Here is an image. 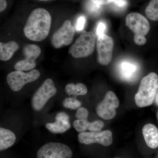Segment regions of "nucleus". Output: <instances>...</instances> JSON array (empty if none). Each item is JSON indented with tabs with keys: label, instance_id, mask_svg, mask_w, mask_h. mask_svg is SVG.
I'll use <instances>...</instances> for the list:
<instances>
[{
	"label": "nucleus",
	"instance_id": "obj_16",
	"mask_svg": "<svg viewBox=\"0 0 158 158\" xmlns=\"http://www.w3.org/2000/svg\"><path fill=\"white\" fill-rule=\"evenodd\" d=\"M138 67L135 62L129 60H123L119 64L118 69L122 76L126 80H131L136 74Z\"/></svg>",
	"mask_w": 158,
	"mask_h": 158
},
{
	"label": "nucleus",
	"instance_id": "obj_13",
	"mask_svg": "<svg viewBox=\"0 0 158 158\" xmlns=\"http://www.w3.org/2000/svg\"><path fill=\"white\" fill-rule=\"evenodd\" d=\"M56 121L46 124V128L53 134H62L71 127L69 116L64 112H59L55 117Z\"/></svg>",
	"mask_w": 158,
	"mask_h": 158
},
{
	"label": "nucleus",
	"instance_id": "obj_8",
	"mask_svg": "<svg viewBox=\"0 0 158 158\" xmlns=\"http://www.w3.org/2000/svg\"><path fill=\"white\" fill-rule=\"evenodd\" d=\"M75 31L69 20H66L62 27L53 35L51 40L52 45L56 48L69 45L72 42Z\"/></svg>",
	"mask_w": 158,
	"mask_h": 158
},
{
	"label": "nucleus",
	"instance_id": "obj_1",
	"mask_svg": "<svg viewBox=\"0 0 158 158\" xmlns=\"http://www.w3.org/2000/svg\"><path fill=\"white\" fill-rule=\"evenodd\" d=\"M52 24V17L47 10L42 8L31 12L23 28L25 35L32 41H42L48 36Z\"/></svg>",
	"mask_w": 158,
	"mask_h": 158
},
{
	"label": "nucleus",
	"instance_id": "obj_2",
	"mask_svg": "<svg viewBox=\"0 0 158 158\" xmlns=\"http://www.w3.org/2000/svg\"><path fill=\"white\" fill-rule=\"evenodd\" d=\"M158 92V76L155 73H151L141 80L138 91L135 95V102L140 108L152 104Z\"/></svg>",
	"mask_w": 158,
	"mask_h": 158
},
{
	"label": "nucleus",
	"instance_id": "obj_29",
	"mask_svg": "<svg viewBox=\"0 0 158 158\" xmlns=\"http://www.w3.org/2000/svg\"><path fill=\"white\" fill-rule=\"evenodd\" d=\"M90 1L98 5L103 6V5H106L113 3L116 0H90Z\"/></svg>",
	"mask_w": 158,
	"mask_h": 158
},
{
	"label": "nucleus",
	"instance_id": "obj_34",
	"mask_svg": "<svg viewBox=\"0 0 158 158\" xmlns=\"http://www.w3.org/2000/svg\"></svg>",
	"mask_w": 158,
	"mask_h": 158
},
{
	"label": "nucleus",
	"instance_id": "obj_4",
	"mask_svg": "<svg viewBox=\"0 0 158 158\" xmlns=\"http://www.w3.org/2000/svg\"><path fill=\"white\" fill-rule=\"evenodd\" d=\"M40 75V73L37 69H33L28 73L16 70L8 74L6 81L11 90L17 92L26 84L36 81Z\"/></svg>",
	"mask_w": 158,
	"mask_h": 158
},
{
	"label": "nucleus",
	"instance_id": "obj_5",
	"mask_svg": "<svg viewBox=\"0 0 158 158\" xmlns=\"http://www.w3.org/2000/svg\"><path fill=\"white\" fill-rule=\"evenodd\" d=\"M57 90L52 79L45 80L32 97L31 104L34 110H42L49 100L56 95Z\"/></svg>",
	"mask_w": 158,
	"mask_h": 158
},
{
	"label": "nucleus",
	"instance_id": "obj_7",
	"mask_svg": "<svg viewBox=\"0 0 158 158\" xmlns=\"http://www.w3.org/2000/svg\"><path fill=\"white\" fill-rule=\"evenodd\" d=\"M119 104V100L113 91H108L102 101L97 106V114L103 119H112L116 116V109L118 107Z\"/></svg>",
	"mask_w": 158,
	"mask_h": 158
},
{
	"label": "nucleus",
	"instance_id": "obj_27",
	"mask_svg": "<svg viewBox=\"0 0 158 158\" xmlns=\"http://www.w3.org/2000/svg\"><path fill=\"white\" fill-rule=\"evenodd\" d=\"M86 18L84 16H81L77 20L75 28L77 31H80L84 30L85 23H86Z\"/></svg>",
	"mask_w": 158,
	"mask_h": 158
},
{
	"label": "nucleus",
	"instance_id": "obj_3",
	"mask_svg": "<svg viewBox=\"0 0 158 158\" xmlns=\"http://www.w3.org/2000/svg\"><path fill=\"white\" fill-rule=\"evenodd\" d=\"M95 43L96 37L93 32L83 31L70 47L69 53L77 59L88 57L93 52Z\"/></svg>",
	"mask_w": 158,
	"mask_h": 158
},
{
	"label": "nucleus",
	"instance_id": "obj_30",
	"mask_svg": "<svg viewBox=\"0 0 158 158\" xmlns=\"http://www.w3.org/2000/svg\"><path fill=\"white\" fill-rule=\"evenodd\" d=\"M7 2L6 0H0V11H4L7 7Z\"/></svg>",
	"mask_w": 158,
	"mask_h": 158
},
{
	"label": "nucleus",
	"instance_id": "obj_11",
	"mask_svg": "<svg viewBox=\"0 0 158 158\" xmlns=\"http://www.w3.org/2000/svg\"><path fill=\"white\" fill-rule=\"evenodd\" d=\"M126 25L133 31L134 36H145L150 29L148 20L141 14L135 12L130 13L127 16Z\"/></svg>",
	"mask_w": 158,
	"mask_h": 158
},
{
	"label": "nucleus",
	"instance_id": "obj_26",
	"mask_svg": "<svg viewBox=\"0 0 158 158\" xmlns=\"http://www.w3.org/2000/svg\"><path fill=\"white\" fill-rule=\"evenodd\" d=\"M106 29V25L104 22H99L96 28V34L98 37L105 34Z\"/></svg>",
	"mask_w": 158,
	"mask_h": 158
},
{
	"label": "nucleus",
	"instance_id": "obj_17",
	"mask_svg": "<svg viewBox=\"0 0 158 158\" xmlns=\"http://www.w3.org/2000/svg\"><path fill=\"white\" fill-rule=\"evenodd\" d=\"M19 48V45L14 41L6 43H0V59L2 61H8Z\"/></svg>",
	"mask_w": 158,
	"mask_h": 158
},
{
	"label": "nucleus",
	"instance_id": "obj_15",
	"mask_svg": "<svg viewBox=\"0 0 158 158\" xmlns=\"http://www.w3.org/2000/svg\"><path fill=\"white\" fill-rule=\"evenodd\" d=\"M16 136L10 130L0 128V151L5 150L12 146L16 141Z\"/></svg>",
	"mask_w": 158,
	"mask_h": 158
},
{
	"label": "nucleus",
	"instance_id": "obj_25",
	"mask_svg": "<svg viewBox=\"0 0 158 158\" xmlns=\"http://www.w3.org/2000/svg\"><path fill=\"white\" fill-rule=\"evenodd\" d=\"M127 0H116L113 2V7L117 10H122L127 6Z\"/></svg>",
	"mask_w": 158,
	"mask_h": 158
},
{
	"label": "nucleus",
	"instance_id": "obj_18",
	"mask_svg": "<svg viewBox=\"0 0 158 158\" xmlns=\"http://www.w3.org/2000/svg\"><path fill=\"white\" fill-rule=\"evenodd\" d=\"M65 91L68 95L79 96L87 94L88 89L86 86L82 83H77L76 85L73 83H69L65 86Z\"/></svg>",
	"mask_w": 158,
	"mask_h": 158
},
{
	"label": "nucleus",
	"instance_id": "obj_19",
	"mask_svg": "<svg viewBox=\"0 0 158 158\" xmlns=\"http://www.w3.org/2000/svg\"><path fill=\"white\" fill-rule=\"evenodd\" d=\"M145 13L149 19L158 20V0H152L145 9Z\"/></svg>",
	"mask_w": 158,
	"mask_h": 158
},
{
	"label": "nucleus",
	"instance_id": "obj_24",
	"mask_svg": "<svg viewBox=\"0 0 158 158\" xmlns=\"http://www.w3.org/2000/svg\"><path fill=\"white\" fill-rule=\"evenodd\" d=\"M77 119L88 120V112L86 108L81 107L79 108L75 115Z\"/></svg>",
	"mask_w": 158,
	"mask_h": 158
},
{
	"label": "nucleus",
	"instance_id": "obj_20",
	"mask_svg": "<svg viewBox=\"0 0 158 158\" xmlns=\"http://www.w3.org/2000/svg\"><path fill=\"white\" fill-rule=\"evenodd\" d=\"M62 106L66 109L76 110L81 106V102L74 98H67L62 102Z\"/></svg>",
	"mask_w": 158,
	"mask_h": 158
},
{
	"label": "nucleus",
	"instance_id": "obj_14",
	"mask_svg": "<svg viewBox=\"0 0 158 158\" xmlns=\"http://www.w3.org/2000/svg\"><path fill=\"white\" fill-rule=\"evenodd\" d=\"M142 133L145 142L151 148L158 146V129L154 125L147 124L142 129Z\"/></svg>",
	"mask_w": 158,
	"mask_h": 158
},
{
	"label": "nucleus",
	"instance_id": "obj_6",
	"mask_svg": "<svg viewBox=\"0 0 158 158\" xmlns=\"http://www.w3.org/2000/svg\"><path fill=\"white\" fill-rule=\"evenodd\" d=\"M71 149L64 144L56 142L47 143L37 151V158H71Z\"/></svg>",
	"mask_w": 158,
	"mask_h": 158
},
{
	"label": "nucleus",
	"instance_id": "obj_21",
	"mask_svg": "<svg viewBox=\"0 0 158 158\" xmlns=\"http://www.w3.org/2000/svg\"><path fill=\"white\" fill-rule=\"evenodd\" d=\"M90 123L88 120L78 119L73 122V126L77 131L84 132L86 130H88Z\"/></svg>",
	"mask_w": 158,
	"mask_h": 158
},
{
	"label": "nucleus",
	"instance_id": "obj_9",
	"mask_svg": "<svg viewBox=\"0 0 158 158\" xmlns=\"http://www.w3.org/2000/svg\"><path fill=\"white\" fill-rule=\"evenodd\" d=\"M25 58L15 63L14 68L18 71H28L36 67V60L41 54V49L38 45L34 44L26 45L23 49Z\"/></svg>",
	"mask_w": 158,
	"mask_h": 158
},
{
	"label": "nucleus",
	"instance_id": "obj_23",
	"mask_svg": "<svg viewBox=\"0 0 158 158\" xmlns=\"http://www.w3.org/2000/svg\"><path fill=\"white\" fill-rule=\"evenodd\" d=\"M104 126V123L101 120H96L90 122L88 127V130L90 132H96L100 131L101 130Z\"/></svg>",
	"mask_w": 158,
	"mask_h": 158
},
{
	"label": "nucleus",
	"instance_id": "obj_22",
	"mask_svg": "<svg viewBox=\"0 0 158 158\" xmlns=\"http://www.w3.org/2000/svg\"><path fill=\"white\" fill-rule=\"evenodd\" d=\"M86 9L90 14L97 15L100 13L102 10V6L95 4L90 0L86 5Z\"/></svg>",
	"mask_w": 158,
	"mask_h": 158
},
{
	"label": "nucleus",
	"instance_id": "obj_33",
	"mask_svg": "<svg viewBox=\"0 0 158 158\" xmlns=\"http://www.w3.org/2000/svg\"><path fill=\"white\" fill-rule=\"evenodd\" d=\"M157 116H158V114H157Z\"/></svg>",
	"mask_w": 158,
	"mask_h": 158
},
{
	"label": "nucleus",
	"instance_id": "obj_32",
	"mask_svg": "<svg viewBox=\"0 0 158 158\" xmlns=\"http://www.w3.org/2000/svg\"><path fill=\"white\" fill-rule=\"evenodd\" d=\"M38 1H49V0H38Z\"/></svg>",
	"mask_w": 158,
	"mask_h": 158
},
{
	"label": "nucleus",
	"instance_id": "obj_10",
	"mask_svg": "<svg viewBox=\"0 0 158 158\" xmlns=\"http://www.w3.org/2000/svg\"><path fill=\"white\" fill-rule=\"evenodd\" d=\"M98 58L100 64L107 65L112 61L114 42L112 37L104 34L98 38L96 42Z\"/></svg>",
	"mask_w": 158,
	"mask_h": 158
},
{
	"label": "nucleus",
	"instance_id": "obj_12",
	"mask_svg": "<svg viewBox=\"0 0 158 158\" xmlns=\"http://www.w3.org/2000/svg\"><path fill=\"white\" fill-rule=\"evenodd\" d=\"M79 142L82 144H90L98 143L109 146L113 143V134L109 130L96 132H81L78 136Z\"/></svg>",
	"mask_w": 158,
	"mask_h": 158
},
{
	"label": "nucleus",
	"instance_id": "obj_28",
	"mask_svg": "<svg viewBox=\"0 0 158 158\" xmlns=\"http://www.w3.org/2000/svg\"><path fill=\"white\" fill-rule=\"evenodd\" d=\"M135 43L138 45H143L146 43V40L145 36H134Z\"/></svg>",
	"mask_w": 158,
	"mask_h": 158
},
{
	"label": "nucleus",
	"instance_id": "obj_31",
	"mask_svg": "<svg viewBox=\"0 0 158 158\" xmlns=\"http://www.w3.org/2000/svg\"><path fill=\"white\" fill-rule=\"evenodd\" d=\"M155 99L156 103L158 106V92L157 93L156 95Z\"/></svg>",
	"mask_w": 158,
	"mask_h": 158
}]
</instances>
